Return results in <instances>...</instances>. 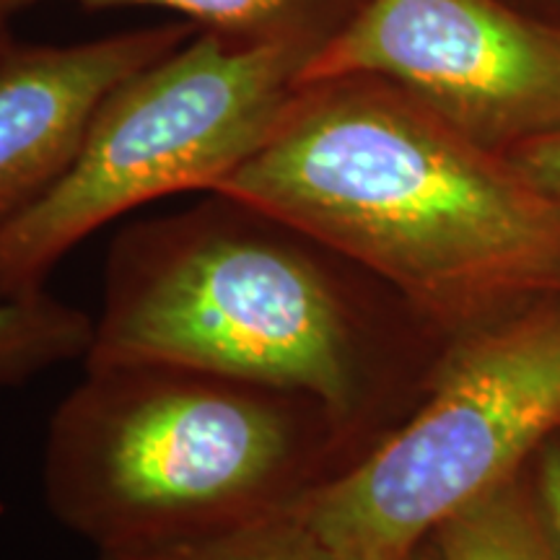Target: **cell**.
<instances>
[{
  "label": "cell",
  "mask_w": 560,
  "mask_h": 560,
  "mask_svg": "<svg viewBox=\"0 0 560 560\" xmlns=\"http://www.w3.org/2000/svg\"><path fill=\"white\" fill-rule=\"evenodd\" d=\"M537 499L548 516L552 535L560 545V439L556 436L540 450V478H537Z\"/></svg>",
  "instance_id": "cell-13"
},
{
  "label": "cell",
  "mask_w": 560,
  "mask_h": 560,
  "mask_svg": "<svg viewBox=\"0 0 560 560\" xmlns=\"http://www.w3.org/2000/svg\"><path fill=\"white\" fill-rule=\"evenodd\" d=\"M560 433V296L462 332L412 416L299 499L330 560H408Z\"/></svg>",
  "instance_id": "cell-4"
},
{
  "label": "cell",
  "mask_w": 560,
  "mask_h": 560,
  "mask_svg": "<svg viewBox=\"0 0 560 560\" xmlns=\"http://www.w3.org/2000/svg\"><path fill=\"white\" fill-rule=\"evenodd\" d=\"M312 58L200 30L112 89L62 177L0 226V299L45 291L75 244L130 210L213 192L270 138Z\"/></svg>",
  "instance_id": "cell-5"
},
{
  "label": "cell",
  "mask_w": 560,
  "mask_h": 560,
  "mask_svg": "<svg viewBox=\"0 0 560 560\" xmlns=\"http://www.w3.org/2000/svg\"><path fill=\"white\" fill-rule=\"evenodd\" d=\"M408 560H439V552H436V545H433V540L423 542L420 548L412 552V556Z\"/></svg>",
  "instance_id": "cell-14"
},
{
  "label": "cell",
  "mask_w": 560,
  "mask_h": 560,
  "mask_svg": "<svg viewBox=\"0 0 560 560\" xmlns=\"http://www.w3.org/2000/svg\"><path fill=\"white\" fill-rule=\"evenodd\" d=\"M213 192L371 272L454 338L560 296V202L376 75L301 83Z\"/></svg>",
  "instance_id": "cell-1"
},
{
  "label": "cell",
  "mask_w": 560,
  "mask_h": 560,
  "mask_svg": "<svg viewBox=\"0 0 560 560\" xmlns=\"http://www.w3.org/2000/svg\"><path fill=\"white\" fill-rule=\"evenodd\" d=\"M45 0H0V19ZM83 9L151 5L179 13L202 32L249 47H301L317 55L353 19L363 0H70Z\"/></svg>",
  "instance_id": "cell-8"
},
{
  "label": "cell",
  "mask_w": 560,
  "mask_h": 560,
  "mask_svg": "<svg viewBox=\"0 0 560 560\" xmlns=\"http://www.w3.org/2000/svg\"><path fill=\"white\" fill-rule=\"evenodd\" d=\"M94 319L50 296L0 299V395L62 363L86 359Z\"/></svg>",
  "instance_id": "cell-10"
},
{
  "label": "cell",
  "mask_w": 560,
  "mask_h": 560,
  "mask_svg": "<svg viewBox=\"0 0 560 560\" xmlns=\"http://www.w3.org/2000/svg\"><path fill=\"white\" fill-rule=\"evenodd\" d=\"M198 32L177 21L66 47L13 42L0 55V226L62 177L112 89Z\"/></svg>",
  "instance_id": "cell-7"
},
{
  "label": "cell",
  "mask_w": 560,
  "mask_h": 560,
  "mask_svg": "<svg viewBox=\"0 0 560 560\" xmlns=\"http://www.w3.org/2000/svg\"><path fill=\"white\" fill-rule=\"evenodd\" d=\"M335 252L213 192L112 242L86 366L166 363L306 395L342 431L366 392L363 327Z\"/></svg>",
  "instance_id": "cell-3"
},
{
  "label": "cell",
  "mask_w": 560,
  "mask_h": 560,
  "mask_svg": "<svg viewBox=\"0 0 560 560\" xmlns=\"http://www.w3.org/2000/svg\"><path fill=\"white\" fill-rule=\"evenodd\" d=\"M13 45V39H11V34H9V30H5V21L0 19V55H3L5 50H9V47Z\"/></svg>",
  "instance_id": "cell-15"
},
{
  "label": "cell",
  "mask_w": 560,
  "mask_h": 560,
  "mask_svg": "<svg viewBox=\"0 0 560 560\" xmlns=\"http://www.w3.org/2000/svg\"><path fill=\"white\" fill-rule=\"evenodd\" d=\"M346 431L296 392L166 363L86 366L58 405L45 495L100 552L257 520L332 478Z\"/></svg>",
  "instance_id": "cell-2"
},
{
  "label": "cell",
  "mask_w": 560,
  "mask_h": 560,
  "mask_svg": "<svg viewBox=\"0 0 560 560\" xmlns=\"http://www.w3.org/2000/svg\"><path fill=\"white\" fill-rule=\"evenodd\" d=\"M516 172L529 182L535 190L560 202V132L527 140L509 153H503Z\"/></svg>",
  "instance_id": "cell-12"
},
{
  "label": "cell",
  "mask_w": 560,
  "mask_h": 560,
  "mask_svg": "<svg viewBox=\"0 0 560 560\" xmlns=\"http://www.w3.org/2000/svg\"><path fill=\"white\" fill-rule=\"evenodd\" d=\"M376 75L490 151L560 132V26L506 0H363L301 83Z\"/></svg>",
  "instance_id": "cell-6"
},
{
  "label": "cell",
  "mask_w": 560,
  "mask_h": 560,
  "mask_svg": "<svg viewBox=\"0 0 560 560\" xmlns=\"http://www.w3.org/2000/svg\"><path fill=\"white\" fill-rule=\"evenodd\" d=\"M100 560H330V556L304 522L296 501L257 520L187 540L100 552Z\"/></svg>",
  "instance_id": "cell-11"
},
{
  "label": "cell",
  "mask_w": 560,
  "mask_h": 560,
  "mask_svg": "<svg viewBox=\"0 0 560 560\" xmlns=\"http://www.w3.org/2000/svg\"><path fill=\"white\" fill-rule=\"evenodd\" d=\"M431 540L439 560H560L540 499L516 475L441 522Z\"/></svg>",
  "instance_id": "cell-9"
}]
</instances>
